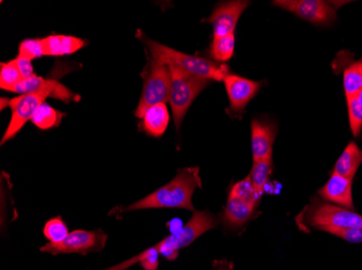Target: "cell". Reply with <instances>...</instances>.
<instances>
[{"instance_id":"6da1fadb","label":"cell","mask_w":362,"mask_h":270,"mask_svg":"<svg viewBox=\"0 0 362 270\" xmlns=\"http://www.w3.org/2000/svg\"><path fill=\"white\" fill-rule=\"evenodd\" d=\"M197 188H202L200 168L193 166L180 168L176 176L163 188H158L156 192L130 206L113 209L110 215L146 209H186L195 212L192 204V196Z\"/></svg>"},{"instance_id":"7a4b0ae2","label":"cell","mask_w":362,"mask_h":270,"mask_svg":"<svg viewBox=\"0 0 362 270\" xmlns=\"http://www.w3.org/2000/svg\"><path fill=\"white\" fill-rule=\"evenodd\" d=\"M138 37L148 49V52L151 58L166 65H174L188 74L202 77V78L211 81H223L225 77L229 74L228 65L218 64V63L201 58V56H191V54L177 51L165 44H158L146 36L141 35L140 32L138 34Z\"/></svg>"},{"instance_id":"3957f363","label":"cell","mask_w":362,"mask_h":270,"mask_svg":"<svg viewBox=\"0 0 362 270\" xmlns=\"http://www.w3.org/2000/svg\"><path fill=\"white\" fill-rule=\"evenodd\" d=\"M168 67L172 73L170 103L175 127L178 131L193 101L207 86H209L211 80L188 74L174 65H168Z\"/></svg>"},{"instance_id":"277c9868","label":"cell","mask_w":362,"mask_h":270,"mask_svg":"<svg viewBox=\"0 0 362 270\" xmlns=\"http://www.w3.org/2000/svg\"><path fill=\"white\" fill-rule=\"evenodd\" d=\"M144 88L135 116L141 119L144 111L158 103L170 102L172 73L170 67L148 56V64L142 72Z\"/></svg>"},{"instance_id":"5b68a950","label":"cell","mask_w":362,"mask_h":270,"mask_svg":"<svg viewBox=\"0 0 362 270\" xmlns=\"http://www.w3.org/2000/svg\"><path fill=\"white\" fill-rule=\"evenodd\" d=\"M302 223L305 227L330 233L337 229L362 227V215L329 202L315 201L303 213Z\"/></svg>"},{"instance_id":"8992f818","label":"cell","mask_w":362,"mask_h":270,"mask_svg":"<svg viewBox=\"0 0 362 270\" xmlns=\"http://www.w3.org/2000/svg\"><path fill=\"white\" fill-rule=\"evenodd\" d=\"M217 225L218 219L209 211H195L189 222L180 231L156 243V247L165 259L174 261L178 257L181 249L190 245L206 231L216 228Z\"/></svg>"},{"instance_id":"52a82bcc","label":"cell","mask_w":362,"mask_h":270,"mask_svg":"<svg viewBox=\"0 0 362 270\" xmlns=\"http://www.w3.org/2000/svg\"><path fill=\"white\" fill-rule=\"evenodd\" d=\"M107 240V235L103 229H97V231L76 229L70 233V235L62 243H48L44 247H40V251L52 255H86L93 252L103 251Z\"/></svg>"},{"instance_id":"ba28073f","label":"cell","mask_w":362,"mask_h":270,"mask_svg":"<svg viewBox=\"0 0 362 270\" xmlns=\"http://www.w3.org/2000/svg\"><path fill=\"white\" fill-rule=\"evenodd\" d=\"M274 5L315 25H330L337 19V10L332 4L322 0H276Z\"/></svg>"},{"instance_id":"9c48e42d","label":"cell","mask_w":362,"mask_h":270,"mask_svg":"<svg viewBox=\"0 0 362 270\" xmlns=\"http://www.w3.org/2000/svg\"><path fill=\"white\" fill-rule=\"evenodd\" d=\"M10 92L19 93V94H40L47 99H59L62 102H78L81 97L66 88L64 85L54 80V79H45L42 77L35 76L32 78L24 79L21 82L10 88Z\"/></svg>"},{"instance_id":"30bf717a","label":"cell","mask_w":362,"mask_h":270,"mask_svg":"<svg viewBox=\"0 0 362 270\" xmlns=\"http://www.w3.org/2000/svg\"><path fill=\"white\" fill-rule=\"evenodd\" d=\"M47 97L40 94H22L10 99L11 119L9 125L1 139V145L13 139L28 121H32L33 116L38 107L46 102Z\"/></svg>"},{"instance_id":"8fae6325","label":"cell","mask_w":362,"mask_h":270,"mask_svg":"<svg viewBox=\"0 0 362 270\" xmlns=\"http://www.w3.org/2000/svg\"><path fill=\"white\" fill-rule=\"evenodd\" d=\"M250 1H223L219 3L205 21L213 25L214 38L235 34V26L244 10L249 7Z\"/></svg>"},{"instance_id":"7c38bea8","label":"cell","mask_w":362,"mask_h":270,"mask_svg":"<svg viewBox=\"0 0 362 270\" xmlns=\"http://www.w3.org/2000/svg\"><path fill=\"white\" fill-rule=\"evenodd\" d=\"M223 83L229 97L230 109L235 113H242L260 89L257 81L230 73L223 79Z\"/></svg>"},{"instance_id":"4fadbf2b","label":"cell","mask_w":362,"mask_h":270,"mask_svg":"<svg viewBox=\"0 0 362 270\" xmlns=\"http://www.w3.org/2000/svg\"><path fill=\"white\" fill-rule=\"evenodd\" d=\"M319 196L329 204L355 210L353 199V178L332 173L331 178L318 190Z\"/></svg>"},{"instance_id":"5bb4252c","label":"cell","mask_w":362,"mask_h":270,"mask_svg":"<svg viewBox=\"0 0 362 270\" xmlns=\"http://www.w3.org/2000/svg\"><path fill=\"white\" fill-rule=\"evenodd\" d=\"M252 154L254 161L272 155V146L276 137V127L268 121L253 119L251 123Z\"/></svg>"},{"instance_id":"9a60e30c","label":"cell","mask_w":362,"mask_h":270,"mask_svg":"<svg viewBox=\"0 0 362 270\" xmlns=\"http://www.w3.org/2000/svg\"><path fill=\"white\" fill-rule=\"evenodd\" d=\"M257 207V204L229 195L223 213V224L230 229L240 228L253 217Z\"/></svg>"},{"instance_id":"2e32d148","label":"cell","mask_w":362,"mask_h":270,"mask_svg":"<svg viewBox=\"0 0 362 270\" xmlns=\"http://www.w3.org/2000/svg\"><path fill=\"white\" fill-rule=\"evenodd\" d=\"M170 116L166 103H158L144 111L140 129L149 137H160L170 125Z\"/></svg>"},{"instance_id":"e0dca14e","label":"cell","mask_w":362,"mask_h":270,"mask_svg":"<svg viewBox=\"0 0 362 270\" xmlns=\"http://www.w3.org/2000/svg\"><path fill=\"white\" fill-rule=\"evenodd\" d=\"M42 42L46 56H70L86 46L85 40L70 35H50Z\"/></svg>"},{"instance_id":"ac0fdd59","label":"cell","mask_w":362,"mask_h":270,"mask_svg":"<svg viewBox=\"0 0 362 270\" xmlns=\"http://www.w3.org/2000/svg\"><path fill=\"white\" fill-rule=\"evenodd\" d=\"M361 164L362 150L355 142H351L334 164L333 173L354 180Z\"/></svg>"},{"instance_id":"d6986e66","label":"cell","mask_w":362,"mask_h":270,"mask_svg":"<svg viewBox=\"0 0 362 270\" xmlns=\"http://www.w3.org/2000/svg\"><path fill=\"white\" fill-rule=\"evenodd\" d=\"M65 113L54 109L52 105L42 103L32 118V123L38 129L49 130L59 127Z\"/></svg>"},{"instance_id":"ffe728a7","label":"cell","mask_w":362,"mask_h":270,"mask_svg":"<svg viewBox=\"0 0 362 270\" xmlns=\"http://www.w3.org/2000/svg\"><path fill=\"white\" fill-rule=\"evenodd\" d=\"M272 168H274L272 155H269L264 159L258 160V161H254L250 176H251L252 183H253L256 192L260 197L265 192L266 185H267L270 176H272Z\"/></svg>"},{"instance_id":"44dd1931","label":"cell","mask_w":362,"mask_h":270,"mask_svg":"<svg viewBox=\"0 0 362 270\" xmlns=\"http://www.w3.org/2000/svg\"><path fill=\"white\" fill-rule=\"evenodd\" d=\"M235 34L214 38L209 48V56L218 63L227 62L235 54Z\"/></svg>"},{"instance_id":"7402d4cb","label":"cell","mask_w":362,"mask_h":270,"mask_svg":"<svg viewBox=\"0 0 362 270\" xmlns=\"http://www.w3.org/2000/svg\"><path fill=\"white\" fill-rule=\"evenodd\" d=\"M158 257H160V252L156 249V245H153L140 254H137V257H132L119 265L113 266V267L107 268L105 270H125L126 268L137 263H139L144 270H156L158 267Z\"/></svg>"},{"instance_id":"603a6c76","label":"cell","mask_w":362,"mask_h":270,"mask_svg":"<svg viewBox=\"0 0 362 270\" xmlns=\"http://www.w3.org/2000/svg\"><path fill=\"white\" fill-rule=\"evenodd\" d=\"M343 86L346 99L357 97L362 89V60L353 63L345 70Z\"/></svg>"},{"instance_id":"cb8c5ba5","label":"cell","mask_w":362,"mask_h":270,"mask_svg":"<svg viewBox=\"0 0 362 270\" xmlns=\"http://www.w3.org/2000/svg\"><path fill=\"white\" fill-rule=\"evenodd\" d=\"M45 237L50 243H60L66 239L70 231L62 217L57 216L49 219L42 229Z\"/></svg>"},{"instance_id":"d4e9b609","label":"cell","mask_w":362,"mask_h":270,"mask_svg":"<svg viewBox=\"0 0 362 270\" xmlns=\"http://www.w3.org/2000/svg\"><path fill=\"white\" fill-rule=\"evenodd\" d=\"M24 80L14 60L0 65V88L8 91L12 87Z\"/></svg>"},{"instance_id":"484cf974","label":"cell","mask_w":362,"mask_h":270,"mask_svg":"<svg viewBox=\"0 0 362 270\" xmlns=\"http://www.w3.org/2000/svg\"><path fill=\"white\" fill-rule=\"evenodd\" d=\"M229 195L249 201L251 204H257V206L259 204L260 196L254 188L250 174L244 180L233 184Z\"/></svg>"},{"instance_id":"4316f807","label":"cell","mask_w":362,"mask_h":270,"mask_svg":"<svg viewBox=\"0 0 362 270\" xmlns=\"http://www.w3.org/2000/svg\"><path fill=\"white\" fill-rule=\"evenodd\" d=\"M18 56L28 59V60L30 61L46 56L44 42H42V38L23 40V42L20 44L19 56Z\"/></svg>"},{"instance_id":"83f0119b","label":"cell","mask_w":362,"mask_h":270,"mask_svg":"<svg viewBox=\"0 0 362 270\" xmlns=\"http://www.w3.org/2000/svg\"><path fill=\"white\" fill-rule=\"evenodd\" d=\"M347 106L351 132L354 137H359L362 131V105L356 97L347 99Z\"/></svg>"},{"instance_id":"f1b7e54d","label":"cell","mask_w":362,"mask_h":270,"mask_svg":"<svg viewBox=\"0 0 362 270\" xmlns=\"http://www.w3.org/2000/svg\"><path fill=\"white\" fill-rule=\"evenodd\" d=\"M329 233H332L347 243H362V227L337 229V231H331Z\"/></svg>"},{"instance_id":"f546056e","label":"cell","mask_w":362,"mask_h":270,"mask_svg":"<svg viewBox=\"0 0 362 270\" xmlns=\"http://www.w3.org/2000/svg\"><path fill=\"white\" fill-rule=\"evenodd\" d=\"M14 62H16V66L19 68L20 73L24 77V79L32 78V77L35 76L36 74L34 72L32 61L21 58V56H16V59H14Z\"/></svg>"},{"instance_id":"4dcf8cb0","label":"cell","mask_w":362,"mask_h":270,"mask_svg":"<svg viewBox=\"0 0 362 270\" xmlns=\"http://www.w3.org/2000/svg\"><path fill=\"white\" fill-rule=\"evenodd\" d=\"M214 267H215V269L216 270H231L230 269V266L228 265L227 262L225 261L215 262Z\"/></svg>"},{"instance_id":"1f68e13d","label":"cell","mask_w":362,"mask_h":270,"mask_svg":"<svg viewBox=\"0 0 362 270\" xmlns=\"http://www.w3.org/2000/svg\"><path fill=\"white\" fill-rule=\"evenodd\" d=\"M0 102H1V111H4V109H5L6 105L9 106L10 99H7L6 97H1Z\"/></svg>"},{"instance_id":"d6a6232c","label":"cell","mask_w":362,"mask_h":270,"mask_svg":"<svg viewBox=\"0 0 362 270\" xmlns=\"http://www.w3.org/2000/svg\"><path fill=\"white\" fill-rule=\"evenodd\" d=\"M357 99H358V101H359L360 104L362 105V89H361V90H360V92L358 93Z\"/></svg>"}]
</instances>
